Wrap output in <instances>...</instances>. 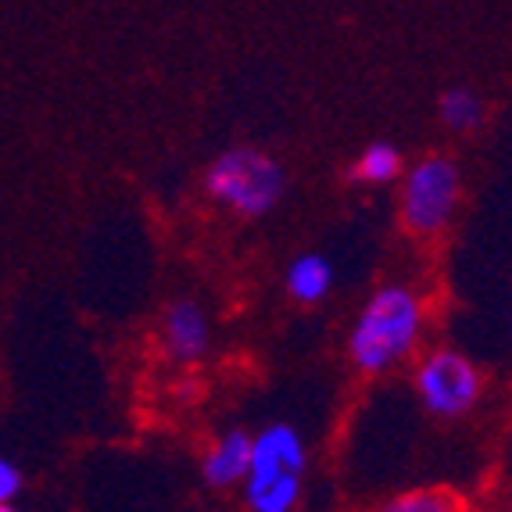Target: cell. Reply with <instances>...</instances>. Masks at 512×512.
<instances>
[{
  "label": "cell",
  "instance_id": "1",
  "mask_svg": "<svg viewBox=\"0 0 512 512\" xmlns=\"http://www.w3.org/2000/svg\"><path fill=\"white\" fill-rule=\"evenodd\" d=\"M427 333V301L405 283H384L366 298L348 333V359L362 376L405 366Z\"/></svg>",
  "mask_w": 512,
  "mask_h": 512
},
{
  "label": "cell",
  "instance_id": "2",
  "mask_svg": "<svg viewBox=\"0 0 512 512\" xmlns=\"http://www.w3.org/2000/svg\"><path fill=\"white\" fill-rule=\"evenodd\" d=\"M308 444L294 423H269L251 434L248 477L240 498L248 512H298L305 498Z\"/></svg>",
  "mask_w": 512,
  "mask_h": 512
},
{
  "label": "cell",
  "instance_id": "3",
  "mask_svg": "<svg viewBox=\"0 0 512 512\" xmlns=\"http://www.w3.org/2000/svg\"><path fill=\"white\" fill-rule=\"evenodd\" d=\"M205 190L215 205L244 219H262L283 201L287 172L262 147H230L208 165Z\"/></svg>",
  "mask_w": 512,
  "mask_h": 512
},
{
  "label": "cell",
  "instance_id": "4",
  "mask_svg": "<svg viewBox=\"0 0 512 512\" xmlns=\"http://www.w3.org/2000/svg\"><path fill=\"white\" fill-rule=\"evenodd\" d=\"M462 201V172L452 158L427 154L402 172V208L405 230L416 237H434L455 219Z\"/></svg>",
  "mask_w": 512,
  "mask_h": 512
},
{
  "label": "cell",
  "instance_id": "5",
  "mask_svg": "<svg viewBox=\"0 0 512 512\" xmlns=\"http://www.w3.org/2000/svg\"><path fill=\"white\" fill-rule=\"evenodd\" d=\"M412 387L430 416L462 419L484 398V373L470 355L455 348H434L416 362Z\"/></svg>",
  "mask_w": 512,
  "mask_h": 512
},
{
  "label": "cell",
  "instance_id": "6",
  "mask_svg": "<svg viewBox=\"0 0 512 512\" xmlns=\"http://www.w3.org/2000/svg\"><path fill=\"white\" fill-rule=\"evenodd\" d=\"M212 348V319L194 298H180L162 316V351L180 366H194Z\"/></svg>",
  "mask_w": 512,
  "mask_h": 512
},
{
  "label": "cell",
  "instance_id": "7",
  "mask_svg": "<svg viewBox=\"0 0 512 512\" xmlns=\"http://www.w3.org/2000/svg\"><path fill=\"white\" fill-rule=\"evenodd\" d=\"M248 459H251V434L226 430L201 455V477L215 491H237L244 484V477H248Z\"/></svg>",
  "mask_w": 512,
  "mask_h": 512
},
{
  "label": "cell",
  "instance_id": "8",
  "mask_svg": "<svg viewBox=\"0 0 512 512\" xmlns=\"http://www.w3.org/2000/svg\"><path fill=\"white\" fill-rule=\"evenodd\" d=\"M333 280H337L333 262L326 255H319V251L298 255L287 265V276H283L287 294H291L294 301H301V305H319V301L333 291Z\"/></svg>",
  "mask_w": 512,
  "mask_h": 512
},
{
  "label": "cell",
  "instance_id": "9",
  "mask_svg": "<svg viewBox=\"0 0 512 512\" xmlns=\"http://www.w3.org/2000/svg\"><path fill=\"white\" fill-rule=\"evenodd\" d=\"M402 172H405L402 151L394 144H387V140H373L369 147H362V154L351 165V176L362 183H373V187L402 180Z\"/></svg>",
  "mask_w": 512,
  "mask_h": 512
},
{
  "label": "cell",
  "instance_id": "10",
  "mask_svg": "<svg viewBox=\"0 0 512 512\" xmlns=\"http://www.w3.org/2000/svg\"><path fill=\"white\" fill-rule=\"evenodd\" d=\"M437 111H441V122L455 133H473V129L484 126L487 119V104L477 90L470 86H452L444 90L441 101H437Z\"/></svg>",
  "mask_w": 512,
  "mask_h": 512
},
{
  "label": "cell",
  "instance_id": "11",
  "mask_svg": "<svg viewBox=\"0 0 512 512\" xmlns=\"http://www.w3.org/2000/svg\"><path fill=\"white\" fill-rule=\"evenodd\" d=\"M373 512H470V509L448 487H412V491H398L387 502H380Z\"/></svg>",
  "mask_w": 512,
  "mask_h": 512
},
{
  "label": "cell",
  "instance_id": "12",
  "mask_svg": "<svg viewBox=\"0 0 512 512\" xmlns=\"http://www.w3.org/2000/svg\"><path fill=\"white\" fill-rule=\"evenodd\" d=\"M18 491H22V470L0 455V505H15Z\"/></svg>",
  "mask_w": 512,
  "mask_h": 512
},
{
  "label": "cell",
  "instance_id": "13",
  "mask_svg": "<svg viewBox=\"0 0 512 512\" xmlns=\"http://www.w3.org/2000/svg\"><path fill=\"white\" fill-rule=\"evenodd\" d=\"M0 512H18L15 505H0Z\"/></svg>",
  "mask_w": 512,
  "mask_h": 512
}]
</instances>
